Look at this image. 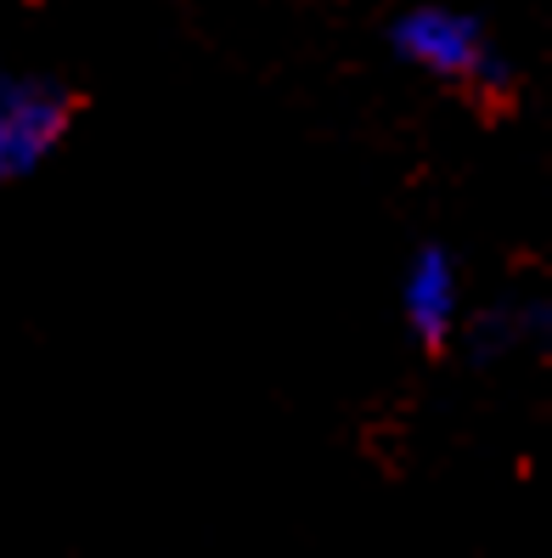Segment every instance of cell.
<instances>
[{
  "label": "cell",
  "instance_id": "6da1fadb",
  "mask_svg": "<svg viewBox=\"0 0 552 558\" xmlns=\"http://www.w3.org/2000/svg\"><path fill=\"white\" fill-rule=\"evenodd\" d=\"M395 51L424 69L434 80H463L479 90H502L507 85V62L484 46L479 23L463 12H445V7H417L395 23Z\"/></svg>",
  "mask_w": 552,
  "mask_h": 558
},
{
  "label": "cell",
  "instance_id": "7a4b0ae2",
  "mask_svg": "<svg viewBox=\"0 0 552 558\" xmlns=\"http://www.w3.org/2000/svg\"><path fill=\"white\" fill-rule=\"evenodd\" d=\"M69 130V96L46 80H0V186L35 175Z\"/></svg>",
  "mask_w": 552,
  "mask_h": 558
},
{
  "label": "cell",
  "instance_id": "3957f363",
  "mask_svg": "<svg viewBox=\"0 0 552 558\" xmlns=\"http://www.w3.org/2000/svg\"><path fill=\"white\" fill-rule=\"evenodd\" d=\"M401 311H406L412 333L424 344H445L451 339L457 311H463V282H457V266H451L440 248H424L412 259V271L401 282Z\"/></svg>",
  "mask_w": 552,
  "mask_h": 558
}]
</instances>
